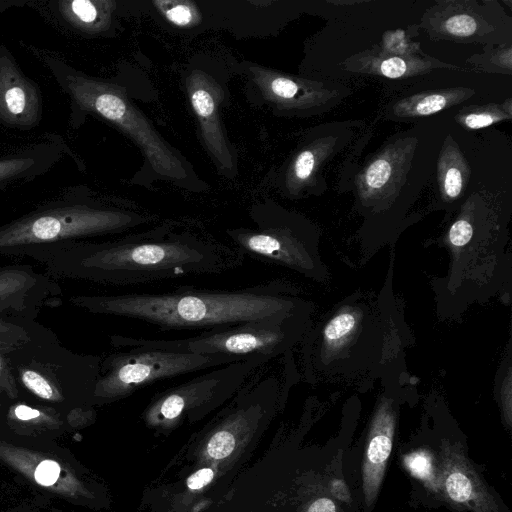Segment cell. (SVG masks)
<instances>
[{
    "label": "cell",
    "mask_w": 512,
    "mask_h": 512,
    "mask_svg": "<svg viewBox=\"0 0 512 512\" xmlns=\"http://www.w3.org/2000/svg\"><path fill=\"white\" fill-rule=\"evenodd\" d=\"M396 423L395 400L384 394L377 402L370 421L361 467V488L365 512H372L377 502L392 452Z\"/></svg>",
    "instance_id": "obj_13"
},
{
    "label": "cell",
    "mask_w": 512,
    "mask_h": 512,
    "mask_svg": "<svg viewBox=\"0 0 512 512\" xmlns=\"http://www.w3.org/2000/svg\"><path fill=\"white\" fill-rule=\"evenodd\" d=\"M503 45V44H502ZM501 45V47H502ZM490 49L487 53L481 55L478 61H473L477 65L492 66L490 70L511 72V45L508 43L504 48Z\"/></svg>",
    "instance_id": "obj_24"
},
{
    "label": "cell",
    "mask_w": 512,
    "mask_h": 512,
    "mask_svg": "<svg viewBox=\"0 0 512 512\" xmlns=\"http://www.w3.org/2000/svg\"><path fill=\"white\" fill-rule=\"evenodd\" d=\"M15 416L20 420H31L37 418L40 412L25 405H19L14 410Z\"/></svg>",
    "instance_id": "obj_31"
},
{
    "label": "cell",
    "mask_w": 512,
    "mask_h": 512,
    "mask_svg": "<svg viewBox=\"0 0 512 512\" xmlns=\"http://www.w3.org/2000/svg\"><path fill=\"white\" fill-rule=\"evenodd\" d=\"M83 276L113 285L149 284L226 268L220 248L189 233L161 227L81 249Z\"/></svg>",
    "instance_id": "obj_2"
},
{
    "label": "cell",
    "mask_w": 512,
    "mask_h": 512,
    "mask_svg": "<svg viewBox=\"0 0 512 512\" xmlns=\"http://www.w3.org/2000/svg\"><path fill=\"white\" fill-rule=\"evenodd\" d=\"M40 114L38 88L22 74L9 54H0V120L30 128L38 124Z\"/></svg>",
    "instance_id": "obj_16"
},
{
    "label": "cell",
    "mask_w": 512,
    "mask_h": 512,
    "mask_svg": "<svg viewBox=\"0 0 512 512\" xmlns=\"http://www.w3.org/2000/svg\"><path fill=\"white\" fill-rule=\"evenodd\" d=\"M60 475V466L52 460H44L35 469L34 477L37 483L43 486L53 485Z\"/></svg>",
    "instance_id": "obj_27"
},
{
    "label": "cell",
    "mask_w": 512,
    "mask_h": 512,
    "mask_svg": "<svg viewBox=\"0 0 512 512\" xmlns=\"http://www.w3.org/2000/svg\"><path fill=\"white\" fill-rule=\"evenodd\" d=\"M187 92L197 117L201 136L214 163L221 170L235 168L234 156L222 129L219 107L224 93L221 86L207 73L194 70L186 80Z\"/></svg>",
    "instance_id": "obj_14"
},
{
    "label": "cell",
    "mask_w": 512,
    "mask_h": 512,
    "mask_svg": "<svg viewBox=\"0 0 512 512\" xmlns=\"http://www.w3.org/2000/svg\"><path fill=\"white\" fill-rule=\"evenodd\" d=\"M480 5L476 1H441L429 9L423 17L422 26L434 39L455 42L499 43L497 31L504 24H496V14L492 6Z\"/></svg>",
    "instance_id": "obj_12"
},
{
    "label": "cell",
    "mask_w": 512,
    "mask_h": 512,
    "mask_svg": "<svg viewBox=\"0 0 512 512\" xmlns=\"http://www.w3.org/2000/svg\"><path fill=\"white\" fill-rule=\"evenodd\" d=\"M312 309L297 313L216 328L181 339H145L115 336L118 347L159 349L178 353L223 354L269 359L291 349L308 328Z\"/></svg>",
    "instance_id": "obj_3"
},
{
    "label": "cell",
    "mask_w": 512,
    "mask_h": 512,
    "mask_svg": "<svg viewBox=\"0 0 512 512\" xmlns=\"http://www.w3.org/2000/svg\"><path fill=\"white\" fill-rule=\"evenodd\" d=\"M473 95L475 91L467 87L421 92L391 104L387 109V117L398 121L426 117L458 105Z\"/></svg>",
    "instance_id": "obj_18"
},
{
    "label": "cell",
    "mask_w": 512,
    "mask_h": 512,
    "mask_svg": "<svg viewBox=\"0 0 512 512\" xmlns=\"http://www.w3.org/2000/svg\"><path fill=\"white\" fill-rule=\"evenodd\" d=\"M235 445L236 439L233 432L229 429H220L209 438L206 452L210 458L220 460L228 457Z\"/></svg>",
    "instance_id": "obj_23"
},
{
    "label": "cell",
    "mask_w": 512,
    "mask_h": 512,
    "mask_svg": "<svg viewBox=\"0 0 512 512\" xmlns=\"http://www.w3.org/2000/svg\"><path fill=\"white\" fill-rule=\"evenodd\" d=\"M144 221L140 215L126 211L62 207L34 214L1 230L0 246L120 232Z\"/></svg>",
    "instance_id": "obj_8"
},
{
    "label": "cell",
    "mask_w": 512,
    "mask_h": 512,
    "mask_svg": "<svg viewBox=\"0 0 512 512\" xmlns=\"http://www.w3.org/2000/svg\"><path fill=\"white\" fill-rule=\"evenodd\" d=\"M61 74L60 81L74 101L130 136L159 175L177 182L188 177L179 155L153 129L120 87L75 71Z\"/></svg>",
    "instance_id": "obj_4"
},
{
    "label": "cell",
    "mask_w": 512,
    "mask_h": 512,
    "mask_svg": "<svg viewBox=\"0 0 512 512\" xmlns=\"http://www.w3.org/2000/svg\"><path fill=\"white\" fill-rule=\"evenodd\" d=\"M251 79L263 98L280 112L309 116L336 106L346 97V87L307 80L252 65Z\"/></svg>",
    "instance_id": "obj_10"
},
{
    "label": "cell",
    "mask_w": 512,
    "mask_h": 512,
    "mask_svg": "<svg viewBox=\"0 0 512 512\" xmlns=\"http://www.w3.org/2000/svg\"><path fill=\"white\" fill-rule=\"evenodd\" d=\"M512 117L511 99L503 104H486L463 108L455 116V120L462 127L475 130L491 126Z\"/></svg>",
    "instance_id": "obj_21"
},
{
    "label": "cell",
    "mask_w": 512,
    "mask_h": 512,
    "mask_svg": "<svg viewBox=\"0 0 512 512\" xmlns=\"http://www.w3.org/2000/svg\"><path fill=\"white\" fill-rule=\"evenodd\" d=\"M0 368H1V364H0Z\"/></svg>",
    "instance_id": "obj_33"
},
{
    "label": "cell",
    "mask_w": 512,
    "mask_h": 512,
    "mask_svg": "<svg viewBox=\"0 0 512 512\" xmlns=\"http://www.w3.org/2000/svg\"><path fill=\"white\" fill-rule=\"evenodd\" d=\"M345 65L351 71L377 74L391 79L412 77L435 68L453 67L430 58L371 51L346 60Z\"/></svg>",
    "instance_id": "obj_17"
},
{
    "label": "cell",
    "mask_w": 512,
    "mask_h": 512,
    "mask_svg": "<svg viewBox=\"0 0 512 512\" xmlns=\"http://www.w3.org/2000/svg\"><path fill=\"white\" fill-rule=\"evenodd\" d=\"M214 478V471L210 468H202L190 475L186 484L191 490H199L208 485Z\"/></svg>",
    "instance_id": "obj_29"
},
{
    "label": "cell",
    "mask_w": 512,
    "mask_h": 512,
    "mask_svg": "<svg viewBox=\"0 0 512 512\" xmlns=\"http://www.w3.org/2000/svg\"><path fill=\"white\" fill-rule=\"evenodd\" d=\"M35 166L32 157H12L0 160V182L23 176Z\"/></svg>",
    "instance_id": "obj_25"
},
{
    "label": "cell",
    "mask_w": 512,
    "mask_h": 512,
    "mask_svg": "<svg viewBox=\"0 0 512 512\" xmlns=\"http://www.w3.org/2000/svg\"><path fill=\"white\" fill-rule=\"evenodd\" d=\"M94 311L141 320L161 330L204 331L313 309L277 285L242 290L181 287L164 293L125 294L88 300Z\"/></svg>",
    "instance_id": "obj_1"
},
{
    "label": "cell",
    "mask_w": 512,
    "mask_h": 512,
    "mask_svg": "<svg viewBox=\"0 0 512 512\" xmlns=\"http://www.w3.org/2000/svg\"><path fill=\"white\" fill-rule=\"evenodd\" d=\"M331 492L341 500H349L350 495L346 484L342 480H335L331 484Z\"/></svg>",
    "instance_id": "obj_32"
},
{
    "label": "cell",
    "mask_w": 512,
    "mask_h": 512,
    "mask_svg": "<svg viewBox=\"0 0 512 512\" xmlns=\"http://www.w3.org/2000/svg\"><path fill=\"white\" fill-rule=\"evenodd\" d=\"M444 143L438 162V185L445 201H455L462 194L469 175L468 166L453 140Z\"/></svg>",
    "instance_id": "obj_19"
},
{
    "label": "cell",
    "mask_w": 512,
    "mask_h": 512,
    "mask_svg": "<svg viewBox=\"0 0 512 512\" xmlns=\"http://www.w3.org/2000/svg\"><path fill=\"white\" fill-rule=\"evenodd\" d=\"M431 458L424 453H416L414 456L411 455L407 458V463L410 469L416 474V476L422 479L431 478Z\"/></svg>",
    "instance_id": "obj_28"
},
{
    "label": "cell",
    "mask_w": 512,
    "mask_h": 512,
    "mask_svg": "<svg viewBox=\"0 0 512 512\" xmlns=\"http://www.w3.org/2000/svg\"><path fill=\"white\" fill-rule=\"evenodd\" d=\"M365 299L346 300L318 327L312 341L316 342L312 356L322 372H348L352 357L355 361L361 348L388 344L392 335V308Z\"/></svg>",
    "instance_id": "obj_5"
},
{
    "label": "cell",
    "mask_w": 512,
    "mask_h": 512,
    "mask_svg": "<svg viewBox=\"0 0 512 512\" xmlns=\"http://www.w3.org/2000/svg\"><path fill=\"white\" fill-rule=\"evenodd\" d=\"M23 383L36 395L44 399L53 398V389L48 381L35 371H24L22 373Z\"/></svg>",
    "instance_id": "obj_26"
},
{
    "label": "cell",
    "mask_w": 512,
    "mask_h": 512,
    "mask_svg": "<svg viewBox=\"0 0 512 512\" xmlns=\"http://www.w3.org/2000/svg\"><path fill=\"white\" fill-rule=\"evenodd\" d=\"M269 360L254 356L234 361L172 387L155 399L149 417L172 422L185 412L212 408L238 391L252 372Z\"/></svg>",
    "instance_id": "obj_9"
},
{
    "label": "cell",
    "mask_w": 512,
    "mask_h": 512,
    "mask_svg": "<svg viewBox=\"0 0 512 512\" xmlns=\"http://www.w3.org/2000/svg\"><path fill=\"white\" fill-rule=\"evenodd\" d=\"M106 1L72 0L59 2L60 11L74 26L85 31H97L109 15Z\"/></svg>",
    "instance_id": "obj_20"
},
{
    "label": "cell",
    "mask_w": 512,
    "mask_h": 512,
    "mask_svg": "<svg viewBox=\"0 0 512 512\" xmlns=\"http://www.w3.org/2000/svg\"><path fill=\"white\" fill-rule=\"evenodd\" d=\"M157 10L172 24L179 27L195 26L201 21L197 6L186 0L154 1Z\"/></svg>",
    "instance_id": "obj_22"
},
{
    "label": "cell",
    "mask_w": 512,
    "mask_h": 512,
    "mask_svg": "<svg viewBox=\"0 0 512 512\" xmlns=\"http://www.w3.org/2000/svg\"><path fill=\"white\" fill-rule=\"evenodd\" d=\"M305 512H338V506L331 498L319 497L309 502Z\"/></svg>",
    "instance_id": "obj_30"
},
{
    "label": "cell",
    "mask_w": 512,
    "mask_h": 512,
    "mask_svg": "<svg viewBox=\"0 0 512 512\" xmlns=\"http://www.w3.org/2000/svg\"><path fill=\"white\" fill-rule=\"evenodd\" d=\"M242 359L246 358L223 354L178 353L159 349H128L107 359L96 392L107 399L125 397L156 381Z\"/></svg>",
    "instance_id": "obj_7"
},
{
    "label": "cell",
    "mask_w": 512,
    "mask_h": 512,
    "mask_svg": "<svg viewBox=\"0 0 512 512\" xmlns=\"http://www.w3.org/2000/svg\"><path fill=\"white\" fill-rule=\"evenodd\" d=\"M352 124V123H351ZM351 124L333 123L323 126V133L311 139L295 155L286 175L285 188L291 195L317 185L316 178L329 160L341 151L353 136Z\"/></svg>",
    "instance_id": "obj_15"
},
{
    "label": "cell",
    "mask_w": 512,
    "mask_h": 512,
    "mask_svg": "<svg viewBox=\"0 0 512 512\" xmlns=\"http://www.w3.org/2000/svg\"><path fill=\"white\" fill-rule=\"evenodd\" d=\"M229 238L244 252L289 268L318 282L327 271L319 255V230L291 215L258 218L257 227L228 230Z\"/></svg>",
    "instance_id": "obj_6"
},
{
    "label": "cell",
    "mask_w": 512,
    "mask_h": 512,
    "mask_svg": "<svg viewBox=\"0 0 512 512\" xmlns=\"http://www.w3.org/2000/svg\"><path fill=\"white\" fill-rule=\"evenodd\" d=\"M438 487L446 499L469 512H504L500 498L488 485L458 441L440 444Z\"/></svg>",
    "instance_id": "obj_11"
}]
</instances>
